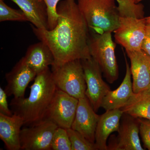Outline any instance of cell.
<instances>
[{
  "instance_id": "obj_1",
  "label": "cell",
  "mask_w": 150,
  "mask_h": 150,
  "mask_svg": "<svg viewBox=\"0 0 150 150\" xmlns=\"http://www.w3.org/2000/svg\"><path fill=\"white\" fill-rule=\"evenodd\" d=\"M57 25L53 29H41L31 25L40 41L50 48L54 58L53 66L82 60L91 56L88 40L89 29L75 0H63L57 6Z\"/></svg>"
},
{
  "instance_id": "obj_2",
  "label": "cell",
  "mask_w": 150,
  "mask_h": 150,
  "mask_svg": "<svg viewBox=\"0 0 150 150\" xmlns=\"http://www.w3.org/2000/svg\"><path fill=\"white\" fill-rule=\"evenodd\" d=\"M57 89L48 68L36 75L28 97L13 98L10 105L13 113L22 117L25 126L43 121Z\"/></svg>"
},
{
  "instance_id": "obj_3",
  "label": "cell",
  "mask_w": 150,
  "mask_h": 150,
  "mask_svg": "<svg viewBox=\"0 0 150 150\" xmlns=\"http://www.w3.org/2000/svg\"><path fill=\"white\" fill-rule=\"evenodd\" d=\"M77 4L90 31L102 34L118 27L121 16L115 0H78Z\"/></svg>"
},
{
  "instance_id": "obj_4",
  "label": "cell",
  "mask_w": 150,
  "mask_h": 150,
  "mask_svg": "<svg viewBox=\"0 0 150 150\" xmlns=\"http://www.w3.org/2000/svg\"><path fill=\"white\" fill-rule=\"evenodd\" d=\"M111 32L95 33L89 30L88 44L91 56L97 63L106 80L112 83L118 79V67L115 54L116 44Z\"/></svg>"
},
{
  "instance_id": "obj_5",
  "label": "cell",
  "mask_w": 150,
  "mask_h": 150,
  "mask_svg": "<svg viewBox=\"0 0 150 150\" xmlns=\"http://www.w3.org/2000/svg\"><path fill=\"white\" fill-rule=\"evenodd\" d=\"M52 76L58 89L79 99L86 97V84L81 60L52 67Z\"/></svg>"
},
{
  "instance_id": "obj_6",
  "label": "cell",
  "mask_w": 150,
  "mask_h": 150,
  "mask_svg": "<svg viewBox=\"0 0 150 150\" xmlns=\"http://www.w3.org/2000/svg\"><path fill=\"white\" fill-rule=\"evenodd\" d=\"M146 24L144 17H120L119 25L114 31L115 42L126 51L142 50Z\"/></svg>"
},
{
  "instance_id": "obj_7",
  "label": "cell",
  "mask_w": 150,
  "mask_h": 150,
  "mask_svg": "<svg viewBox=\"0 0 150 150\" xmlns=\"http://www.w3.org/2000/svg\"><path fill=\"white\" fill-rule=\"evenodd\" d=\"M58 126L47 118L21 129V150H50L54 132Z\"/></svg>"
},
{
  "instance_id": "obj_8",
  "label": "cell",
  "mask_w": 150,
  "mask_h": 150,
  "mask_svg": "<svg viewBox=\"0 0 150 150\" xmlns=\"http://www.w3.org/2000/svg\"><path fill=\"white\" fill-rule=\"evenodd\" d=\"M81 61L86 84V96L97 112L101 107L104 97L110 91V88L103 81L100 67L91 56Z\"/></svg>"
},
{
  "instance_id": "obj_9",
  "label": "cell",
  "mask_w": 150,
  "mask_h": 150,
  "mask_svg": "<svg viewBox=\"0 0 150 150\" xmlns=\"http://www.w3.org/2000/svg\"><path fill=\"white\" fill-rule=\"evenodd\" d=\"M78 103L79 99L57 89L45 118L51 120L58 127L70 129L76 115Z\"/></svg>"
},
{
  "instance_id": "obj_10",
  "label": "cell",
  "mask_w": 150,
  "mask_h": 150,
  "mask_svg": "<svg viewBox=\"0 0 150 150\" xmlns=\"http://www.w3.org/2000/svg\"><path fill=\"white\" fill-rule=\"evenodd\" d=\"M117 137H112L108 146L109 150H144L139 134V126L137 118L124 113Z\"/></svg>"
},
{
  "instance_id": "obj_11",
  "label": "cell",
  "mask_w": 150,
  "mask_h": 150,
  "mask_svg": "<svg viewBox=\"0 0 150 150\" xmlns=\"http://www.w3.org/2000/svg\"><path fill=\"white\" fill-rule=\"evenodd\" d=\"M37 75L22 57L10 71L6 74L7 85L4 90L8 96H13L16 99L24 98L27 86Z\"/></svg>"
},
{
  "instance_id": "obj_12",
  "label": "cell",
  "mask_w": 150,
  "mask_h": 150,
  "mask_svg": "<svg viewBox=\"0 0 150 150\" xmlns=\"http://www.w3.org/2000/svg\"><path fill=\"white\" fill-rule=\"evenodd\" d=\"M100 115L86 97L79 99L77 108L71 128L77 131L90 142H95V133Z\"/></svg>"
},
{
  "instance_id": "obj_13",
  "label": "cell",
  "mask_w": 150,
  "mask_h": 150,
  "mask_svg": "<svg viewBox=\"0 0 150 150\" xmlns=\"http://www.w3.org/2000/svg\"><path fill=\"white\" fill-rule=\"evenodd\" d=\"M131 62L133 91L137 93L150 88V57L142 50L126 51Z\"/></svg>"
},
{
  "instance_id": "obj_14",
  "label": "cell",
  "mask_w": 150,
  "mask_h": 150,
  "mask_svg": "<svg viewBox=\"0 0 150 150\" xmlns=\"http://www.w3.org/2000/svg\"><path fill=\"white\" fill-rule=\"evenodd\" d=\"M24 120L20 115L13 113L8 116L0 113V139L8 150H21V127Z\"/></svg>"
},
{
  "instance_id": "obj_15",
  "label": "cell",
  "mask_w": 150,
  "mask_h": 150,
  "mask_svg": "<svg viewBox=\"0 0 150 150\" xmlns=\"http://www.w3.org/2000/svg\"><path fill=\"white\" fill-rule=\"evenodd\" d=\"M125 61L126 73L122 83L115 90L108 91L103 100L101 107L105 110L121 109L128 103L135 94L131 81L130 67L126 58Z\"/></svg>"
},
{
  "instance_id": "obj_16",
  "label": "cell",
  "mask_w": 150,
  "mask_h": 150,
  "mask_svg": "<svg viewBox=\"0 0 150 150\" xmlns=\"http://www.w3.org/2000/svg\"><path fill=\"white\" fill-rule=\"evenodd\" d=\"M121 109L106 110L100 115L95 133V143L98 149L107 150L106 143L110 134L118 132L123 114Z\"/></svg>"
},
{
  "instance_id": "obj_17",
  "label": "cell",
  "mask_w": 150,
  "mask_h": 150,
  "mask_svg": "<svg viewBox=\"0 0 150 150\" xmlns=\"http://www.w3.org/2000/svg\"><path fill=\"white\" fill-rule=\"evenodd\" d=\"M23 58L27 64L37 74L54 64V56L51 49L40 41L30 45Z\"/></svg>"
},
{
  "instance_id": "obj_18",
  "label": "cell",
  "mask_w": 150,
  "mask_h": 150,
  "mask_svg": "<svg viewBox=\"0 0 150 150\" xmlns=\"http://www.w3.org/2000/svg\"><path fill=\"white\" fill-rule=\"evenodd\" d=\"M18 6L33 25L48 30L47 6L43 0H11Z\"/></svg>"
},
{
  "instance_id": "obj_19",
  "label": "cell",
  "mask_w": 150,
  "mask_h": 150,
  "mask_svg": "<svg viewBox=\"0 0 150 150\" xmlns=\"http://www.w3.org/2000/svg\"><path fill=\"white\" fill-rule=\"evenodd\" d=\"M123 113L135 118H143L150 121V88L135 93L124 107Z\"/></svg>"
},
{
  "instance_id": "obj_20",
  "label": "cell",
  "mask_w": 150,
  "mask_h": 150,
  "mask_svg": "<svg viewBox=\"0 0 150 150\" xmlns=\"http://www.w3.org/2000/svg\"><path fill=\"white\" fill-rule=\"evenodd\" d=\"M118 4V8L121 17L144 18V6L137 4L135 0H115Z\"/></svg>"
},
{
  "instance_id": "obj_21",
  "label": "cell",
  "mask_w": 150,
  "mask_h": 150,
  "mask_svg": "<svg viewBox=\"0 0 150 150\" xmlns=\"http://www.w3.org/2000/svg\"><path fill=\"white\" fill-rule=\"evenodd\" d=\"M72 150H98L95 143L90 142L77 131L71 128L67 129Z\"/></svg>"
},
{
  "instance_id": "obj_22",
  "label": "cell",
  "mask_w": 150,
  "mask_h": 150,
  "mask_svg": "<svg viewBox=\"0 0 150 150\" xmlns=\"http://www.w3.org/2000/svg\"><path fill=\"white\" fill-rule=\"evenodd\" d=\"M6 21L26 22L28 20L21 9L12 8L4 0H0V21Z\"/></svg>"
},
{
  "instance_id": "obj_23",
  "label": "cell",
  "mask_w": 150,
  "mask_h": 150,
  "mask_svg": "<svg viewBox=\"0 0 150 150\" xmlns=\"http://www.w3.org/2000/svg\"><path fill=\"white\" fill-rule=\"evenodd\" d=\"M51 150H72L67 129L59 127L56 129L52 138Z\"/></svg>"
},
{
  "instance_id": "obj_24",
  "label": "cell",
  "mask_w": 150,
  "mask_h": 150,
  "mask_svg": "<svg viewBox=\"0 0 150 150\" xmlns=\"http://www.w3.org/2000/svg\"><path fill=\"white\" fill-rule=\"evenodd\" d=\"M47 6L48 13V30H51L55 27L58 21V15L57 6L60 0H43Z\"/></svg>"
},
{
  "instance_id": "obj_25",
  "label": "cell",
  "mask_w": 150,
  "mask_h": 150,
  "mask_svg": "<svg viewBox=\"0 0 150 150\" xmlns=\"http://www.w3.org/2000/svg\"><path fill=\"white\" fill-rule=\"evenodd\" d=\"M139 126V133L145 147L150 150V121L137 118Z\"/></svg>"
},
{
  "instance_id": "obj_26",
  "label": "cell",
  "mask_w": 150,
  "mask_h": 150,
  "mask_svg": "<svg viewBox=\"0 0 150 150\" xmlns=\"http://www.w3.org/2000/svg\"><path fill=\"white\" fill-rule=\"evenodd\" d=\"M7 95L5 91L2 88L0 87V113L4 115L11 116L13 115L8 107L7 101Z\"/></svg>"
},
{
  "instance_id": "obj_27",
  "label": "cell",
  "mask_w": 150,
  "mask_h": 150,
  "mask_svg": "<svg viewBox=\"0 0 150 150\" xmlns=\"http://www.w3.org/2000/svg\"><path fill=\"white\" fill-rule=\"evenodd\" d=\"M142 49L150 57V24L147 23L144 38L142 43Z\"/></svg>"
},
{
  "instance_id": "obj_28",
  "label": "cell",
  "mask_w": 150,
  "mask_h": 150,
  "mask_svg": "<svg viewBox=\"0 0 150 150\" xmlns=\"http://www.w3.org/2000/svg\"><path fill=\"white\" fill-rule=\"evenodd\" d=\"M146 18V22L147 23H150V16L145 18Z\"/></svg>"
},
{
  "instance_id": "obj_29",
  "label": "cell",
  "mask_w": 150,
  "mask_h": 150,
  "mask_svg": "<svg viewBox=\"0 0 150 150\" xmlns=\"http://www.w3.org/2000/svg\"><path fill=\"white\" fill-rule=\"evenodd\" d=\"M142 1H144V0H135V1H136V3L137 4H139V3L140 2Z\"/></svg>"
}]
</instances>
